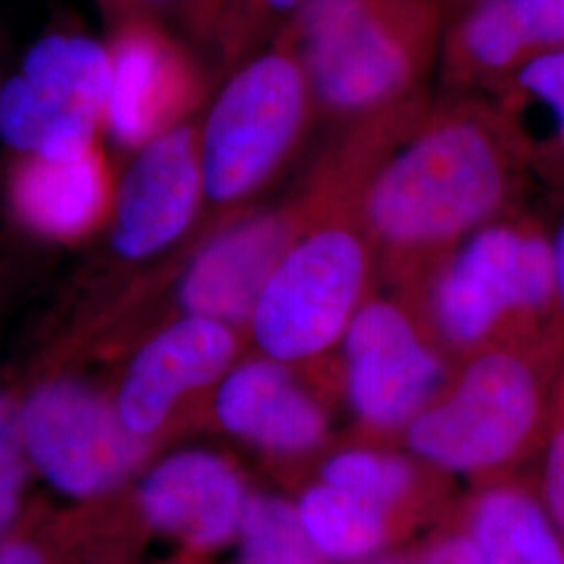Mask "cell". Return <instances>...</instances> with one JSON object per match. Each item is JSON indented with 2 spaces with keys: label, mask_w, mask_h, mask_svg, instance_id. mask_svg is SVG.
<instances>
[{
  "label": "cell",
  "mask_w": 564,
  "mask_h": 564,
  "mask_svg": "<svg viewBox=\"0 0 564 564\" xmlns=\"http://www.w3.org/2000/svg\"><path fill=\"white\" fill-rule=\"evenodd\" d=\"M508 188L496 139L473 120L426 128L384 165L366 199L381 241L421 251L464 239L491 220Z\"/></svg>",
  "instance_id": "obj_1"
},
{
  "label": "cell",
  "mask_w": 564,
  "mask_h": 564,
  "mask_svg": "<svg viewBox=\"0 0 564 564\" xmlns=\"http://www.w3.org/2000/svg\"><path fill=\"white\" fill-rule=\"evenodd\" d=\"M542 412L531 360L510 347H485L405 424V442L447 473L489 475L523 454Z\"/></svg>",
  "instance_id": "obj_2"
},
{
  "label": "cell",
  "mask_w": 564,
  "mask_h": 564,
  "mask_svg": "<svg viewBox=\"0 0 564 564\" xmlns=\"http://www.w3.org/2000/svg\"><path fill=\"white\" fill-rule=\"evenodd\" d=\"M431 293L445 341L475 349L502 324L556 303L552 241L531 228L487 223L460 239Z\"/></svg>",
  "instance_id": "obj_3"
},
{
  "label": "cell",
  "mask_w": 564,
  "mask_h": 564,
  "mask_svg": "<svg viewBox=\"0 0 564 564\" xmlns=\"http://www.w3.org/2000/svg\"><path fill=\"white\" fill-rule=\"evenodd\" d=\"M109 84L111 59L101 44L74 34L42 36L18 74L0 84V141L18 155L80 158L90 151Z\"/></svg>",
  "instance_id": "obj_4"
},
{
  "label": "cell",
  "mask_w": 564,
  "mask_h": 564,
  "mask_svg": "<svg viewBox=\"0 0 564 564\" xmlns=\"http://www.w3.org/2000/svg\"><path fill=\"white\" fill-rule=\"evenodd\" d=\"M364 281L362 241L345 228H324L289 247L251 314L260 347L276 362L318 356L341 339Z\"/></svg>",
  "instance_id": "obj_5"
},
{
  "label": "cell",
  "mask_w": 564,
  "mask_h": 564,
  "mask_svg": "<svg viewBox=\"0 0 564 564\" xmlns=\"http://www.w3.org/2000/svg\"><path fill=\"white\" fill-rule=\"evenodd\" d=\"M30 464L57 491L93 498L113 489L142 460L147 444L86 384L51 379L20 398Z\"/></svg>",
  "instance_id": "obj_6"
},
{
  "label": "cell",
  "mask_w": 564,
  "mask_h": 564,
  "mask_svg": "<svg viewBox=\"0 0 564 564\" xmlns=\"http://www.w3.org/2000/svg\"><path fill=\"white\" fill-rule=\"evenodd\" d=\"M305 109V84L293 61L268 55L226 86L199 149L205 193L237 199L276 167L291 147Z\"/></svg>",
  "instance_id": "obj_7"
},
{
  "label": "cell",
  "mask_w": 564,
  "mask_h": 564,
  "mask_svg": "<svg viewBox=\"0 0 564 564\" xmlns=\"http://www.w3.org/2000/svg\"><path fill=\"white\" fill-rule=\"evenodd\" d=\"M347 398L364 423H410L447 383L442 356L395 303H366L343 333Z\"/></svg>",
  "instance_id": "obj_8"
},
{
  "label": "cell",
  "mask_w": 564,
  "mask_h": 564,
  "mask_svg": "<svg viewBox=\"0 0 564 564\" xmlns=\"http://www.w3.org/2000/svg\"><path fill=\"white\" fill-rule=\"evenodd\" d=\"M310 80L328 107L362 111L400 93L412 61L368 0H305Z\"/></svg>",
  "instance_id": "obj_9"
},
{
  "label": "cell",
  "mask_w": 564,
  "mask_h": 564,
  "mask_svg": "<svg viewBox=\"0 0 564 564\" xmlns=\"http://www.w3.org/2000/svg\"><path fill=\"white\" fill-rule=\"evenodd\" d=\"M202 188V160L193 132L172 128L153 139L121 184L116 249L137 260L174 241L191 223Z\"/></svg>",
  "instance_id": "obj_10"
},
{
  "label": "cell",
  "mask_w": 564,
  "mask_h": 564,
  "mask_svg": "<svg viewBox=\"0 0 564 564\" xmlns=\"http://www.w3.org/2000/svg\"><path fill=\"white\" fill-rule=\"evenodd\" d=\"M235 354L226 324L188 316L142 347L126 372L118 414L137 435L153 433L182 393L214 381Z\"/></svg>",
  "instance_id": "obj_11"
},
{
  "label": "cell",
  "mask_w": 564,
  "mask_h": 564,
  "mask_svg": "<svg viewBox=\"0 0 564 564\" xmlns=\"http://www.w3.org/2000/svg\"><path fill=\"white\" fill-rule=\"evenodd\" d=\"M142 514L191 547H218L241 529L245 487L230 464L207 452H182L155 466L141 487Z\"/></svg>",
  "instance_id": "obj_12"
},
{
  "label": "cell",
  "mask_w": 564,
  "mask_h": 564,
  "mask_svg": "<svg viewBox=\"0 0 564 564\" xmlns=\"http://www.w3.org/2000/svg\"><path fill=\"white\" fill-rule=\"evenodd\" d=\"M291 230L274 216L256 218L209 242L191 263L181 300L193 316L218 323L251 318L263 284L289 249Z\"/></svg>",
  "instance_id": "obj_13"
},
{
  "label": "cell",
  "mask_w": 564,
  "mask_h": 564,
  "mask_svg": "<svg viewBox=\"0 0 564 564\" xmlns=\"http://www.w3.org/2000/svg\"><path fill=\"white\" fill-rule=\"evenodd\" d=\"M216 412L230 433L282 454L307 452L326 433L323 408L276 360L237 368L218 391Z\"/></svg>",
  "instance_id": "obj_14"
},
{
  "label": "cell",
  "mask_w": 564,
  "mask_h": 564,
  "mask_svg": "<svg viewBox=\"0 0 564 564\" xmlns=\"http://www.w3.org/2000/svg\"><path fill=\"white\" fill-rule=\"evenodd\" d=\"M9 205L18 223L42 239L67 241L88 230L105 205L101 160L20 155L9 174Z\"/></svg>",
  "instance_id": "obj_15"
},
{
  "label": "cell",
  "mask_w": 564,
  "mask_h": 564,
  "mask_svg": "<svg viewBox=\"0 0 564 564\" xmlns=\"http://www.w3.org/2000/svg\"><path fill=\"white\" fill-rule=\"evenodd\" d=\"M479 564H564V542L544 505L519 485H491L468 510Z\"/></svg>",
  "instance_id": "obj_16"
},
{
  "label": "cell",
  "mask_w": 564,
  "mask_h": 564,
  "mask_svg": "<svg viewBox=\"0 0 564 564\" xmlns=\"http://www.w3.org/2000/svg\"><path fill=\"white\" fill-rule=\"evenodd\" d=\"M381 506L358 498L341 487H310L300 500L297 517L310 542L337 563H354L372 556L389 538V519Z\"/></svg>",
  "instance_id": "obj_17"
},
{
  "label": "cell",
  "mask_w": 564,
  "mask_h": 564,
  "mask_svg": "<svg viewBox=\"0 0 564 564\" xmlns=\"http://www.w3.org/2000/svg\"><path fill=\"white\" fill-rule=\"evenodd\" d=\"M170 72L158 42L147 36L123 41L111 59L107 113L113 134L126 144L147 141L158 128L170 97Z\"/></svg>",
  "instance_id": "obj_18"
},
{
  "label": "cell",
  "mask_w": 564,
  "mask_h": 564,
  "mask_svg": "<svg viewBox=\"0 0 564 564\" xmlns=\"http://www.w3.org/2000/svg\"><path fill=\"white\" fill-rule=\"evenodd\" d=\"M239 531L241 564H323L297 510L276 498L247 500Z\"/></svg>",
  "instance_id": "obj_19"
},
{
  "label": "cell",
  "mask_w": 564,
  "mask_h": 564,
  "mask_svg": "<svg viewBox=\"0 0 564 564\" xmlns=\"http://www.w3.org/2000/svg\"><path fill=\"white\" fill-rule=\"evenodd\" d=\"M323 481L391 510L410 496L416 475L412 464L402 456L372 449H347L324 464Z\"/></svg>",
  "instance_id": "obj_20"
},
{
  "label": "cell",
  "mask_w": 564,
  "mask_h": 564,
  "mask_svg": "<svg viewBox=\"0 0 564 564\" xmlns=\"http://www.w3.org/2000/svg\"><path fill=\"white\" fill-rule=\"evenodd\" d=\"M463 48L466 59L485 72H500L521 63L529 46L508 0H484L466 18Z\"/></svg>",
  "instance_id": "obj_21"
},
{
  "label": "cell",
  "mask_w": 564,
  "mask_h": 564,
  "mask_svg": "<svg viewBox=\"0 0 564 564\" xmlns=\"http://www.w3.org/2000/svg\"><path fill=\"white\" fill-rule=\"evenodd\" d=\"M30 466L21 433L20 398L0 387V540L20 519Z\"/></svg>",
  "instance_id": "obj_22"
},
{
  "label": "cell",
  "mask_w": 564,
  "mask_h": 564,
  "mask_svg": "<svg viewBox=\"0 0 564 564\" xmlns=\"http://www.w3.org/2000/svg\"><path fill=\"white\" fill-rule=\"evenodd\" d=\"M517 93L542 109L550 142L564 163V46L538 51L519 63Z\"/></svg>",
  "instance_id": "obj_23"
},
{
  "label": "cell",
  "mask_w": 564,
  "mask_h": 564,
  "mask_svg": "<svg viewBox=\"0 0 564 564\" xmlns=\"http://www.w3.org/2000/svg\"><path fill=\"white\" fill-rule=\"evenodd\" d=\"M529 51L564 46V0H508Z\"/></svg>",
  "instance_id": "obj_24"
},
{
  "label": "cell",
  "mask_w": 564,
  "mask_h": 564,
  "mask_svg": "<svg viewBox=\"0 0 564 564\" xmlns=\"http://www.w3.org/2000/svg\"><path fill=\"white\" fill-rule=\"evenodd\" d=\"M544 505L564 542V400L550 424L544 460Z\"/></svg>",
  "instance_id": "obj_25"
},
{
  "label": "cell",
  "mask_w": 564,
  "mask_h": 564,
  "mask_svg": "<svg viewBox=\"0 0 564 564\" xmlns=\"http://www.w3.org/2000/svg\"><path fill=\"white\" fill-rule=\"evenodd\" d=\"M372 564H479V556L464 529L444 533L419 550L384 556Z\"/></svg>",
  "instance_id": "obj_26"
},
{
  "label": "cell",
  "mask_w": 564,
  "mask_h": 564,
  "mask_svg": "<svg viewBox=\"0 0 564 564\" xmlns=\"http://www.w3.org/2000/svg\"><path fill=\"white\" fill-rule=\"evenodd\" d=\"M0 564H48L41 544L13 533V529L0 540Z\"/></svg>",
  "instance_id": "obj_27"
},
{
  "label": "cell",
  "mask_w": 564,
  "mask_h": 564,
  "mask_svg": "<svg viewBox=\"0 0 564 564\" xmlns=\"http://www.w3.org/2000/svg\"><path fill=\"white\" fill-rule=\"evenodd\" d=\"M552 241V253H554V281H556V303L564 312V223L558 226Z\"/></svg>",
  "instance_id": "obj_28"
},
{
  "label": "cell",
  "mask_w": 564,
  "mask_h": 564,
  "mask_svg": "<svg viewBox=\"0 0 564 564\" xmlns=\"http://www.w3.org/2000/svg\"><path fill=\"white\" fill-rule=\"evenodd\" d=\"M274 9H293L300 4V0H265Z\"/></svg>",
  "instance_id": "obj_29"
},
{
  "label": "cell",
  "mask_w": 564,
  "mask_h": 564,
  "mask_svg": "<svg viewBox=\"0 0 564 564\" xmlns=\"http://www.w3.org/2000/svg\"><path fill=\"white\" fill-rule=\"evenodd\" d=\"M0 84H2V80H0Z\"/></svg>",
  "instance_id": "obj_30"
}]
</instances>
